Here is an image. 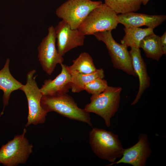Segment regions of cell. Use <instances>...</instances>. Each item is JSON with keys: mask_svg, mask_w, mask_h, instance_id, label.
I'll use <instances>...</instances> for the list:
<instances>
[{"mask_svg": "<svg viewBox=\"0 0 166 166\" xmlns=\"http://www.w3.org/2000/svg\"><path fill=\"white\" fill-rule=\"evenodd\" d=\"M89 141L92 151L101 159L113 163L122 156L124 149L118 136L112 131L93 128L89 132Z\"/></svg>", "mask_w": 166, "mask_h": 166, "instance_id": "6da1fadb", "label": "cell"}, {"mask_svg": "<svg viewBox=\"0 0 166 166\" xmlns=\"http://www.w3.org/2000/svg\"><path fill=\"white\" fill-rule=\"evenodd\" d=\"M41 103L47 113L55 112L70 119L83 122L92 126L89 113L78 107L73 98L67 93L52 96L43 95Z\"/></svg>", "mask_w": 166, "mask_h": 166, "instance_id": "7a4b0ae2", "label": "cell"}, {"mask_svg": "<svg viewBox=\"0 0 166 166\" xmlns=\"http://www.w3.org/2000/svg\"><path fill=\"white\" fill-rule=\"evenodd\" d=\"M122 89L120 87L108 86L100 94L92 95L90 102L85 106L88 113H95L104 120L106 125L111 126V119L117 111L120 105Z\"/></svg>", "mask_w": 166, "mask_h": 166, "instance_id": "3957f363", "label": "cell"}, {"mask_svg": "<svg viewBox=\"0 0 166 166\" xmlns=\"http://www.w3.org/2000/svg\"><path fill=\"white\" fill-rule=\"evenodd\" d=\"M117 15L102 3L89 13L78 29L85 35L111 31L116 29L119 23Z\"/></svg>", "mask_w": 166, "mask_h": 166, "instance_id": "277c9868", "label": "cell"}, {"mask_svg": "<svg viewBox=\"0 0 166 166\" xmlns=\"http://www.w3.org/2000/svg\"><path fill=\"white\" fill-rule=\"evenodd\" d=\"M35 69L30 71L26 75V83L20 88L26 97L28 107L27 127L31 124L36 125L44 123L47 113L43 108L41 101L43 96L35 80L37 75L34 76Z\"/></svg>", "mask_w": 166, "mask_h": 166, "instance_id": "5b68a950", "label": "cell"}, {"mask_svg": "<svg viewBox=\"0 0 166 166\" xmlns=\"http://www.w3.org/2000/svg\"><path fill=\"white\" fill-rule=\"evenodd\" d=\"M102 3L101 1L67 0L56 9V14L72 29H78L89 13Z\"/></svg>", "mask_w": 166, "mask_h": 166, "instance_id": "8992f818", "label": "cell"}, {"mask_svg": "<svg viewBox=\"0 0 166 166\" xmlns=\"http://www.w3.org/2000/svg\"><path fill=\"white\" fill-rule=\"evenodd\" d=\"M26 129L0 148V163L5 166H16L24 164L33 152V145L25 137Z\"/></svg>", "mask_w": 166, "mask_h": 166, "instance_id": "52a82bcc", "label": "cell"}, {"mask_svg": "<svg viewBox=\"0 0 166 166\" xmlns=\"http://www.w3.org/2000/svg\"><path fill=\"white\" fill-rule=\"evenodd\" d=\"M93 35L98 41H102L106 45L115 69L121 70L135 77L137 76L132 67L128 47L117 42L112 36L111 31L97 32Z\"/></svg>", "mask_w": 166, "mask_h": 166, "instance_id": "ba28073f", "label": "cell"}, {"mask_svg": "<svg viewBox=\"0 0 166 166\" xmlns=\"http://www.w3.org/2000/svg\"><path fill=\"white\" fill-rule=\"evenodd\" d=\"M54 27L48 28L47 34L42 40L38 47V58L43 70L51 75L57 64L63 63L64 59L59 53L56 45Z\"/></svg>", "mask_w": 166, "mask_h": 166, "instance_id": "9c48e42d", "label": "cell"}, {"mask_svg": "<svg viewBox=\"0 0 166 166\" xmlns=\"http://www.w3.org/2000/svg\"><path fill=\"white\" fill-rule=\"evenodd\" d=\"M57 49L62 57L71 50L84 44L85 36L78 29H72L62 20L54 27Z\"/></svg>", "mask_w": 166, "mask_h": 166, "instance_id": "30bf717a", "label": "cell"}, {"mask_svg": "<svg viewBox=\"0 0 166 166\" xmlns=\"http://www.w3.org/2000/svg\"><path fill=\"white\" fill-rule=\"evenodd\" d=\"M138 141L134 145L124 149L120 160L108 166L120 163L129 164L133 166H145L152 152L148 135L146 134L141 133L138 136Z\"/></svg>", "mask_w": 166, "mask_h": 166, "instance_id": "8fae6325", "label": "cell"}, {"mask_svg": "<svg viewBox=\"0 0 166 166\" xmlns=\"http://www.w3.org/2000/svg\"><path fill=\"white\" fill-rule=\"evenodd\" d=\"M117 16L119 23L123 25L126 28L139 27L144 26L154 29L166 19V16L164 15H150L134 12Z\"/></svg>", "mask_w": 166, "mask_h": 166, "instance_id": "7c38bea8", "label": "cell"}, {"mask_svg": "<svg viewBox=\"0 0 166 166\" xmlns=\"http://www.w3.org/2000/svg\"><path fill=\"white\" fill-rule=\"evenodd\" d=\"M60 73L53 80L49 79L44 81L40 88L43 95L54 96L67 93L71 88V76L66 65H60Z\"/></svg>", "mask_w": 166, "mask_h": 166, "instance_id": "4fadbf2b", "label": "cell"}, {"mask_svg": "<svg viewBox=\"0 0 166 166\" xmlns=\"http://www.w3.org/2000/svg\"><path fill=\"white\" fill-rule=\"evenodd\" d=\"M129 53L134 71L138 77L139 82L138 91L135 99L131 104L132 105L138 102L144 91L149 87L150 78L148 74L146 65L141 56L140 48H131Z\"/></svg>", "mask_w": 166, "mask_h": 166, "instance_id": "5bb4252c", "label": "cell"}, {"mask_svg": "<svg viewBox=\"0 0 166 166\" xmlns=\"http://www.w3.org/2000/svg\"><path fill=\"white\" fill-rule=\"evenodd\" d=\"M10 62L9 58H7L3 67L0 70V89L3 93L2 97L3 108L1 115L3 114L5 108L9 104L11 93L17 90H19L23 85L11 74L9 69Z\"/></svg>", "mask_w": 166, "mask_h": 166, "instance_id": "9a60e30c", "label": "cell"}, {"mask_svg": "<svg viewBox=\"0 0 166 166\" xmlns=\"http://www.w3.org/2000/svg\"><path fill=\"white\" fill-rule=\"evenodd\" d=\"M139 48L143 50L147 57L158 61L164 54L160 37L153 33L145 37L140 42Z\"/></svg>", "mask_w": 166, "mask_h": 166, "instance_id": "2e32d148", "label": "cell"}, {"mask_svg": "<svg viewBox=\"0 0 166 166\" xmlns=\"http://www.w3.org/2000/svg\"><path fill=\"white\" fill-rule=\"evenodd\" d=\"M69 73L71 76L70 89L73 93H79L84 90L85 85L91 81L105 77L104 71L102 68L97 69L95 72L90 74H83L76 71Z\"/></svg>", "mask_w": 166, "mask_h": 166, "instance_id": "e0dca14e", "label": "cell"}, {"mask_svg": "<svg viewBox=\"0 0 166 166\" xmlns=\"http://www.w3.org/2000/svg\"><path fill=\"white\" fill-rule=\"evenodd\" d=\"M125 34L121 41V43L127 47L140 48L141 41L146 36L154 33L153 29L147 28L125 27Z\"/></svg>", "mask_w": 166, "mask_h": 166, "instance_id": "ac0fdd59", "label": "cell"}, {"mask_svg": "<svg viewBox=\"0 0 166 166\" xmlns=\"http://www.w3.org/2000/svg\"><path fill=\"white\" fill-rule=\"evenodd\" d=\"M72 61L71 65H66L69 72L76 71L83 74H90L95 72L97 69L94 64L92 57L86 52L81 53Z\"/></svg>", "mask_w": 166, "mask_h": 166, "instance_id": "d6986e66", "label": "cell"}, {"mask_svg": "<svg viewBox=\"0 0 166 166\" xmlns=\"http://www.w3.org/2000/svg\"><path fill=\"white\" fill-rule=\"evenodd\" d=\"M143 0H104L106 5L117 14L135 12L139 10Z\"/></svg>", "mask_w": 166, "mask_h": 166, "instance_id": "ffe728a7", "label": "cell"}, {"mask_svg": "<svg viewBox=\"0 0 166 166\" xmlns=\"http://www.w3.org/2000/svg\"><path fill=\"white\" fill-rule=\"evenodd\" d=\"M108 86V83L106 80L98 78L86 85L84 90L92 95H97L103 92Z\"/></svg>", "mask_w": 166, "mask_h": 166, "instance_id": "44dd1931", "label": "cell"}, {"mask_svg": "<svg viewBox=\"0 0 166 166\" xmlns=\"http://www.w3.org/2000/svg\"><path fill=\"white\" fill-rule=\"evenodd\" d=\"M160 44L164 54L166 53V32L160 37Z\"/></svg>", "mask_w": 166, "mask_h": 166, "instance_id": "7402d4cb", "label": "cell"}, {"mask_svg": "<svg viewBox=\"0 0 166 166\" xmlns=\"http://www.w3.org/2000/svg\"><path fill=\"white\" fill-rule=\"evenodd\" d=\"M149 0H143L142 4H143L144 5H145L147 4Z\"/></svg>", "mask_w": 166, "mask_h": 166, "instance_id": "603a6c76", "label": "cell"}]
</instances>
